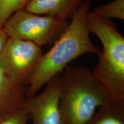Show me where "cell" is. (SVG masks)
Instances as JSON below:
<instances>
[{
    "label": "cell",
    "instance_id": "cell-1",
    "mask_svg": "<svg viewBox=\"0 0 124 124\" xmlns=\"http://www.w3.org/2000/svg\"><path fill=\"white\" fill-rule=\"evenodd\" d=\"M90 0H85L71 18L66 31L52 47L43 54L27 87V97L36 94L71 61L86 54H98L100 51L91 42L87 23Z\"/></svg>",
    "mask_w": 124,
    "mask_h": 124
},
{
    "label": "cell",
    "instance_id": "cell-2",
    "mask_svg": "<svg viewBox=\"0 0 124 124\" xmlns=\"http://www.w3.org/2000/svg\"><path fill=\"white\" fill-rule=\"evenodd\" d=\"M62 124H86L96 110L111 101L93 71L68 65L61 72Z\"/></svg>",
    "mask_w": 124,
    "mask_h": 124
},
{
    "label": "cell",
    "instance_id": "cell-3",
    "mask_svg": "<svg viewBox=\"0 0 124 124\" xmlns=\"http://www.w3.org/2000/svg\"><path fill=\"white\" fill-rule=\"evenodd\" d=\"M87 23L90 32L98 36L103 49L93 71L111 101L124 102V38L110 19L90 11Z\"/></svg>",
    "mask_w": 124,
    "mask_h": 124
},
{
    "label": "cell",
    "instance_id": "cell-4",
    "mask_svg": "<svg viewBox=\"0 0 124 124\" xmlns=\"http://www.w3.org/2000/svg\"><path fill=\"white\" fill-rule=\"evenodd\" d=\"M69 20L32 13L15 12L3 25L9 38L32 41L40 46L54 44L69 26Z\"/></svg>",
    "mask_w": 124,
    "mask_h": 124
},
{
    "label": "cell",
    "instance_id": "cell-5",
    "mask_svg": "<svg viewBox=\"0 0 124 124\" xmlns=\"http://www.w3.org/2000/svg\"><path fill=\"white\" fill-rule=\"evenodd\" d=\"M43 55L35 43L9 38L0 54V67L12 81L28 87Z\"/></svg>",
    "mask_w": 124,
    "mask_h": 124
},
{
    "label": "cell",
    "instance_id": "cell-6",
    "mask_svg": "<svg viewBox=\"0 0 124 124\" xmlns=\"http://www.w3.org/2000/svg\"><path fill=\"white\" fill-rule=\"evenodd\" d=\"M61 73L46 84L38 95L27 97L22 106L28 110L32 124H62L60 109V82Z\"/></svg>",
    "mask_w": 124,
    "mask_h": 124
},
{
    "label": "cell",
    "instance_id": "cell-7",
    "mask_svg": "<svg viewBox=\"0 0 124 124\" xmlns=\"http://www.w3.org/2000/svg\"><path fill=\"white\" fill-rule=\"evenodd\" d=\"M85 0H31L25 9L40 15L71 19Z\"/></svg>",
    "mask_w": 124,
    "mask_h": 124
},
{
    "label": "cell",
    "instance_id": "cell-8",
    "mask_svg": "<svg viewBox=\"0 0 124 124\" xmlns=\"http://www.w3.org/2000/svg\"><path fill=\"white\" fill-rule=\"evenodd\" d=\"M27 87L12 81L0 67V116L22 106Z\"/></svg>",
    "mask_w": 124,
    "mask_h": 124
},
{
    "label": "cell",
    "instance_id": "cell-9",
    "mask_svg": "<svg viewBox=\"0 0 124 124\" xmlns=\"http://www.w3.org/2000/svg\"><path fill=\"white\" fill-rule=\"evenodd\" d=\"M86 124H124V102L110 101L99 108Z\"/></svg>",
    "mask_w": 124,
    "mask_h": 124
},
{
    "label": "cell",
    "instance_id": "cell-10",
    "mask_svg": "<svg viewBox=\"0 0 124 124\" xmlns=\"http://www.w3.org/2000/svg\"><path fill=\"white\" fill-rule=\"evenodd\" d=\"M101 17L124 20V0H114L108 4L98 6L92 12Z\"/></svg>",
    "mask_w": 124,
    "mask_h": 124
},
{
    "label": "cell",
    "instance_id": "cell-11",
    "mask_svg": "<svg viewBox=\"0 0 124 124\" xmlns=\"http://www.w3.org/2000/svg\"><path fill=\"white\" fill-rule=\"evenodd\" d=\"M31 0H0V27L13 14L25 8Z\"/></svg>",
    "mask_w": 124,
    "mask_h": 124
},
{
    "label": "cell",
    "instance_id": "cell-12",
    "mask_svg": "<svg viewBox=\"0 0 124 124\" xmlns=\"http://www.w3.org/2000/svg\"><path fill=\"white\" fill-rule=\"evenodd\" d=\"M29 118L28 110L21 106L0 116V124H26Z\"/></svg>",
    "mask_w": 124,
    "mask_h": 124
},
{
    "label": "cell",
    "instance_id": "cell-13",
    "mask_svg": "<svg viewBox=\"0 0 124 124\" xmlns=\"http://www.w3.org/2000/svg\"><path fill=\"white\" fill-rule=\"evenodd\" d=\"M9 37L5 31L4 28L0 27V54L4 49L6 43H7Z\"/></svg>",
    "mask_w": 124,
    "mask_h": 124
}]
</instances>
